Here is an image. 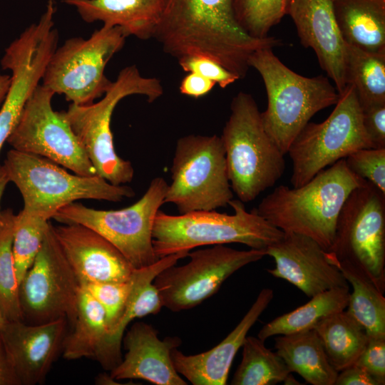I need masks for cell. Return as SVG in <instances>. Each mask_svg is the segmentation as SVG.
Masks as SVG:
<instances>
[{"label":"cell","instance_id":"cell-1","mask_svg":"<svg viewBox=\"0 0 385 385\" xmlns=\"http://www.w3.org/2000/svg\"><path fill=\"white\" fill-rule=\"evenodd\" d=\"M154 38L177 59L205 56L239 79L245 77L255 51L281 44L273 36H250L237 21L234 0H168Z\"/></svg>","mask_w":385,"mask_h":385},{"label":"cell","instance_id":"cell-2","mask_svg":"<svg viewBox=\"0 0 385 385\" xmlns=\"http://www.w3.org/2000/svg\"><path fill=\"white\" fill-rule=\"evenodd\" d=\"M365 180L342 158L300 187H276L253 210L283 232L309 237L328 250L346 199Z\"/></svg>","mask_w":385,"mask_h":385},{"label":"cell","instance_id":"cell-3","mask_svg":"<svg viewBox=\"0 0 385 385\" xmlns=\"http://www.w3.org/2000/svg\"><path fill=\"white\" fill-rule=\"evenodd\" d=\"M263 48L250 57V67L260 74L267 106L261 112L263 126L281 152L287 154L294 139L317 112L335 105L339 94L327 76H301Z\"/></svg>","mask_w":385,"mask_h":385},{"label":"cell","instance_id":"cell-4","mask_svg":"<svg viewBox=\"0 0 385 385\" xmlns=\"http://www.w3.org/2000/svg\"><path fill=\"white\" fill-rule=\"evenodd\" d=\"M229 205L234 210L232 215L208 210L173 215L159 210L152 232L156 256L161 258L203 245L235 242L266 250L284 235L253 210L247 211L239 199L231 200Z\"/></svg>","mask_w":385,"mask_h":385},{"label":"cell","instance_id":"cell-5","mask_svg":"<svg viewBox=\"0 0 385 385\" xmlns=\"http://www.w3.org/2000/svg\"><path fill=\"white\" fill-rule=\"evenodd\" d=\"M222 135L231 188L248 202L272 187L285 170L284 155L266 132L251 94L239 92Z\"/></svg>","mask_w":385,"mask_h":385},{"label":"cell","instance_id":"cell-6","mask_svg":"<svg viewBox=\"0 0 385 385\" xmlns=\"http://www.w3.org/2000/svg\"><path fill=\"white\" fill-rule=\"evenodd\" d=\"M163 94L159 79L143 76L136 66L132 65L119 72L100 101L88 105L71 103L63 111L97 175L116 185L132 181L131 163L120 158L114 148L111 128L113 111L127 96L141 95L153 103Z\"/></svg>","mask_w":385,"mask_h":385},{"label":"cell","instance_id":"cell-7","mask_svg":"<svg viewBox=\"0 0 385 385\" xmlns=\"http://www.w3.org/2000/svg\"><path fill=\"white\" fill-rule=\"evenodd\" d=\"M4 165L22 196L23 209L49 219L78 200L120 202L135 194L130 187L113 185L98 175L71 174L45 158L13 148Z\"/></svg>","mask_w":385,"mask_h":385},{"label":"cell","instance_id":"cell-8","mask_svg":"<svg viewBox=\"0 0 385 385\" xmlns=\"http://www.w3.org/2000/svg\"><path fill=\"white\" fill-rule=\"evenodd\" d=\"M170 185L163 203L175 205L180 214L215 210L233 199L220 136L190 134L176 143Z\"/></svg>","mask_w":385,"mask_h":385},{"label":"cell","instance_id":"cell-9","mask_svg":"<svg viewBox=\"0 0 385 385\" xmlns=\"http://www.w3.org/2000/svg\"><path fill=\"white\" fill-rule=\"evenodd\" d=\"M168 185L163 178L156 177L143 195L129 207L96 210L75 202L61 208L53 219L96 232L116 247L134 269L148 267L160 259L154 252L152 232Z\"/></svg>","mask_w":385,"mask_h":385},{"label":"cell","instance_id":"cell-10","mask_svg":"<svg viewBox=\"0 0 385 385\" xmlns=\"http://www.w3.org/2000/svg\"><path fill=\"white\" fill-rule=\"evenodd\" d=\"M335 107L322 123H307L290 145V182L300 187L319 171L351 153L374 148L362 122V109L354 87L346 84Z\"/></svg>","mask_w":385,"mask_h":385},{"label":"cell","instance_id":"cell-11","mask_svg":"<svg viewBox=\"0 0 385 385\" xmlns=\"http://www.w3.org/2000/svg\"><path fill=\"white\" fill-rule=\"evenodd\" d=\"M126 38L120 27L103 25L88 39L68 38L51 55L42 85L73 104L93 103L110 87L112 81L105 76V68Z\"/></svg>","mask_w":385,"mask_h":385},{"label":"cell","instance_id":"cell-12","mask_svg":"<svg viewBox=\"0 0 385 385\" xmlns=\"http://www.w3.org/2000/svg\"><path fill=\"white\" fill-rule=\"evenodd\" d=\"M329 262L347 261L385 291V194L365 180L354 189L339 214Z\"/></svg>","mask_w":385,"mask_h":385},{"label":"cell","instance_id":"cell-13","mask_svg":"<svg viewBox=\"0 0 385 385\" xmlns=\"http://www.w3.org/2000/svg\"><path fill=\"white\" fill-rule=\"evenodd\" d=\"M80 288L50 222L38 252L19 283L24 321L41 324L65 318L73 325Z\"/></svg>","mask_w":385,"mask_h":385},{"label":"cell","instance_id":"cell-14","mask_svg":"<svg viewBox=\"0 0 385 385\" xmlns=\"http://www.w3.org/2000/svg\"><path fill=\"white\" fill-rule=\"evenodd\" d=\"M266 250H238L225 245L189 252L190 261L162 270L153 284L163 307L173 312L192 309L215 294L222 283L242 267L259 261Z\"/></svg>","mask_w":385,"mask_h":385},{"label":"cell","instance_id":"cell-15","mask_svg":"<svg viewBox=\"0 0 385 385\" xmlns=\"http://www.w3.org/2000/svg\"><path fill=\"white\" fill-rule=\"evenodd\" d=\"M56 10L54 1H48L39 21L27 27L4 51L1 66L4 70L11 71V76L0 108V153L57 48L58 34L53 21Z\"/></svg>","mask_w":385,"mask_h":385},{"label":"cell","instance_id":"cell-16","mask_svg":"<svg viewBox=\"0 0 385 385\" xmlns=\"http://www.w3.org/2000/svg\"><path fill=\"white\" fill-rule=\"evenodd\" d=\"M54 95L39 84L6 142L14 150L45 158L76 174L97 175L63 111L53 109Z\"/></svg>","mask_w":385,"mask_h":385},{"label":"cell","instance_id":"cell-17","mask_svg":"<svg viewBox=\"0 0 385 385\" xmlns=\"http://www.w3.org/2000/svg\"><path fill=\"white\" fill-rule=\"evenodd\" d=\"M275 267L267 271L294 285L311 298L328 289L349 287L337 267L327 259L326 250L309 237L284 232L266 250Z\"/></svg>","mask_w":385,"mask_h":385},{"label":"cell","instance_id":"cell-18","mask_svg":"<svg viewBox=\"0 0 385 385\" xmlns=\"http://www.w3.org/2000/svg\"><path fill=\"white\" fill-rule=\"evenodd\" d=\"M68 322L65 318L41 324L5 322L0 336L21 385L43 383L62 351Z\"/></svg>","mask_w":385,"mask_h":385},{"label":"cell","instance_id":"cell-19","mask_svg":"<svg viewBox=\"0 0 385 385\" xmlns=\"http://www.w3.org/2000/svg\"><path fill=\"white\" fill-rule=\"evenodd\" d=\"M53 229L79 284L125 282L134 268L111 243L96 232L78 224Z\"/></svg>","mask_w":385,"mask_h":385},{"label":"cell","instance_id":"cell-20","mask_svg":"<svg viewBox=\"0 0 385 385\" xmlns=\"http://www.w3.org/2000/svg\"><path fill=\"white\" fill-rule=\"evenodd\" d=\"M158 332L143 322H135L123 335L126 353L111 371L114 380L143 379L157 385H187L175 370L171 351L182 343L178 337L161 340Z\"/></svg>","mask_w":385,"mask_h":385},{"label":"cell","instance_id":"cell-21","mask_svg":"<svg viewBox=\"0 0 385 385\" xmlns=\"http://www.w3.org/2000/svg\"><path fill=\"white\" fill-rule=\"evenodd\" d=\"M302 45L311 48L320 67L339 93L346 86L345 43L339 30L332 0H292L288 14Z\"/></svg>","mask_w":385,"mask_h":385},{"label":"cell","instance_id":"cell-22","mask_svg":"<svg viewBox=\"0 0 385 385\" xmlns=\"http://www.w3.org/2000/svg\"><path fill=\"white\" fill-rule=\"evenodd\" d=\"M274 297L272 289L265 288L235 328L212 349L193 355H185L175 348L171 359L177 372L193 385H225L233 359L249 330Z\"/></svg>","mask_w":385,"mask_h":385},{"label":"cell","instance_id":"cell-23","mask_svg":"<svg viewBox=\"0 0 385 385\" xmlns=\"http://www.w3.org/2000/svg\"><path fill=\"white\" fill-rule=\"evenodd\" d=\"M168 0H63L87 23L119 26L126 37L154 38Z\"/></svg>","mask_w":385,"mask_h":385},{"label":"cell","instance_id":"cell-24","mask_svg":"<svg viewBox=\"0 0 385 385\" xmlns=\"http://www.w3.org/2000/svg\"><path fill=\"white\" fill-rule=\"evenodd\" d=\"M189 252H181L160 258L154 264L135 269L132 274V288L124 312L113 330L108 344V370L111 371L122 360L121 346L125 330L135 319L156 314L163 307L160 294L153 284L155 277L165 268Z\"/></svg>","mask_w":385,"mask_h":385},{"label":"cell","instance_id":"cell-25","mask_svg":"<svg viewBox=\"0 0 385 385\" xmlns=\"http://www.w3.org/2000/svg\"><path fill=\"white\" fill-rule=\"evenodd\" d=\"M345 43L371 52H385V0H332Z\"/></svg>","mask_w":385,"mask_h":385},{"label":"cell","instance_id":"cell-26","mask_svg":"<svg viewBox=\"0 0 385 385\" xmlns=\"http://www.w3.org/2000/svg\"><path fill=\"white\" fill-rule=\"evenodd\" d=\"M73 330L63 342V356L67 360L91 358L107 370L108 327L99 303L81 287Z\"/></svg>","mask_w":385,"mask_h":385},{"label":"cell","instance_id":"cell-27","mask_svg":"<svg viewBox=\"0 0 385 385\" xmlns=\"http://www.w3.org/2000/svg\"><path fill=\"white\" fill-rule=\"evenodd\" d=\"M274 348L290 372L312 385H334L338 372L332 367L314 329L277 335Z\"/></svg>","mask_w":385,"mask_h":385},{"label":"cell","instance_id":"cell-28","mask_svg":"<svg viewBox=\"0 0 385 385\" xmlns=\"http://www.w3.org/2000/svg\"><path fill=\"white\" fill-rule=\"evenodd\" d=\"M313 329L337 372L355 363L369 340L364 327L345 309L324 317Z\"/></svg>","mask_w":385,"mask_h":385},{"label":"cell","instance_id":"cell-29","mask_svg":"<svg viewBox=\"0 0 385 385\" xmlns=\"http://www.w3.org/2000/svg\"><path fill=\"white\" fill-rule=\"evenodd\" d=\"M351 285L347 312L364 327L369 338H385L384 293L357 267L347 261H331Z\"/></svg>","mask_w":385,"mask_h":385},{"label":"cell","instance_id":"cell-30","mask_svg":"<svg viewBox=\"0 0 385 385\" xmlns=\"http://www.w3.org/2000/svg\"><path fill=\"white\" fill-rule=\"evenodd\" d=\"M349 287H334L311 297L304 305L265 324L257 337L262 341L282 334L313 329L324 317L346 309Z\"/></svg>","mask_w":385,"mask_h":385},{"label":"cell","instance_id":"cell-31","mask_svg":"<svg viewBox=\"0 0 385 385\" xmlns=\"http://www.w3.org/2000/svg\"><path fill=\"white\" fill-rule=\"evenodd\" d=\"M346 84L355 89L361 109L385 103V52H371L345 43Z\"/></svg>","mask_w":385,"mask_h":385},{"label":"cell","instance_id":"cell-32","mask_svg":"<svg viewBox=\"0 0 385 385\" xmlns=\"http://www.w3.org/2000/svg\"><path fill=\"white\" fill-rule=\"evenodd\" d=\"M258 337H246L242 346V360L232 385H274L284 382L291 373L284 360Z\"/></svg>","mask_w":385,"mask_h":385},{"label":"cell","instance_id":"cell-33","mask_svg":"<svg viewBox=\"0 0 385 385\" xmlns=\"http://www.w3.org/2000/svg\"><path fill=\"white\" fill-rule=\"evenodd\" d=\"M15 217L10 208L0 215V309L6 321H24L12 251Z\"/></svg>","mask_w":385,"mask_h":385},{"label":"cell","instance_id":"cell-34","mask_svg":"<svg viewBox=\"0 0 385 385\" xmlns=\"http://www.w3.org/2000/svg\"><path fill=\"white\" fill-rule=\"evenodd\" d=\"M50 220L24 209L16 215L12 251L19 283L41 247Z\"/></svg>","mask_w":385,"mask_h":385},{"label":"cell","instance_id":"cell-35","mask_svg":"<svg viewBox=\"0 0 385 385\" xmlns=\"http://www.w3.org/2000/svg\"><path fill=\"white\" fill-rule=\"evenodd\" d=\"M292 0H234L237 22L252 37L264 38L288 14Z\"/></svg>","mask_w":385,"mask_h":385},{"label":"cell","instance_id":"cell-36","mask_svg":"<svg viewBox=\"0 0 385 385\" xmlns=\"http://www.w3.org/2000/svg\"><path fill=\"white\" fill-rule=\"evenodd\" d=\"M132 277V276H131ZM103 309L108 327V339L125 308L131 288L132 278L119 282H87L80 284ZM108 361V346H107ZM108 364L107 365V370Z\"/></svg>","mask_w":385,"mask_h":385},{"label":"cell","instance_id":"cell-37","mask_svg":"<svg viewBox=\"0 0 385 385\" xmlns=\"http://www.w3.org/2000/svg\"><path fill=\"white\" fill-rule=\"evenodd\" d=\"M344 159L353 173L385 194V148L359 149Z\"/></svg>","mask_w":385,"mask_h":385},{"label":"cell","instance_id":"cell-38","mask_svg":"<svg viewBox=\"0 0 385 385\" xmlns=\"http://www.w3.org/2000/svg\"><path fill=\"white\" fill-rule=\"evenodd\" d=\"M178 60L184 71L199 74L212 81L222 88H225L239 79L225 67L205 56H186Z\"/></svg>","mask_w":385,"mask_h":385},{"label":"cell","instance_id":"cell-39","mask_svg":"<svg viewBox=\"0 0 385 385\" xmlns=\"http://www.w3.org/2000/svg\"><path fill=\"white\" fill-rule=\"evenodd\" d=\"M354 364L366 370L379 385L385 384V338H369Z\"/></svg>","mask_w":385,"mask_h":385},{"label":"cell","instance_id":"cell-40","mask_svg":"<svg viewBox=\"0 0 385 385\" xmlns=\"http://www.w3.org/2000/svg\"><path fill=\"white\" fill-rule=\"evenodd\" d=\"M362 122L374 148H385V103L362 109Z\"/></svg>","mask_w":385,"mask_h":385},{"label":"cell","instance_id":"cell-41","mask_svg":"<svg viewBox=\"0 0 385 385\" xmlns=\"http://www.w3.org/2000/svg\"><path fill=\"white\" fill-rule=\"evenodd\" d=\"M215 83L195 73H188L182 79L179 91L181 94L198 98L209 93Z\"/></svg>","mask_w":385,"mask_h":385},{"label":"cell","instance_id":"cell-42","mask_svg":"<svg viewBox=\"0 0 385 385\" xmlns=\"http://www.w3.org/2000/svg\"><path fill=\"white\" fill-rule=\"evenodd\" d=\"M334 385H379L363 367L355 364L338 372Z\"/></svg>","mask_w":385,"mask_h":385},{"label":"cell","instance_id":"cell-43","mask_svg":"<svg viewBox=\"0 0 385 385\" xmlns=\"http://www.w3.org/2000/svg\"><path fill=\"white\" fill-rule=\"evenodd\" d=\"M0 385H21L0 336Z\"/></svg>","mask_w":385,"mask_h":385},{"label":"cell","instance_id":"cell-44","mask_svg":"<svg viewBox=\"0 0 385 385\" xmlns=\"http://www.w3.org/2000/svg\"><path fill=\"white\" fill-rule=\"evenodd\" d=\"M11 83V76L0 73V106L2 104Z\"/></svg>","mask_w":385,"mask_h":385},{"label":"cell","instance_id":"cell-45","mask_svg":"<svg viewBox=\"0 0 385 385\" xmlns=\"http://www.w3.org/2000/svg\"><path fill=\"white\" fill-rule=\"evenodd\" d=\"M9 182H10L9 178L5 166L4 165V164L0 165V203H1L2 195L5 190V188ZM1 211L0 209V215H1Z\"/></svg>","mask_w":385,"mask_h":385},{"label":"cell","instance_id":"cell-46","mask_svg":"<svg viewBox=\"0 0 385 385\" xmlns=\"http://www.w3.org/2000/svg\"><path fill=\"white\" fill-rule=\"evenodd\" d=\"M6 322L5 317H4L1 309H0V329L4 326L5 322Z\"/></svg>","mask_w":385,"mask_h":385},{"label":"cell","instance_id":"cell-47","mask_svg":"<svg viewBox=\"0 0 385 385\" xmlns=\"http://www.w3.org/2000/svg\"><path fill=\"white\" fill-rule=\"evenodd\" d=\"M48 1H53V0H48Z\"/></svg>","mask_w":385,"mask_h":385}]
</instances>
